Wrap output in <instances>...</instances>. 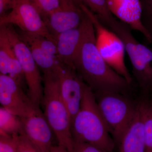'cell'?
Returning a JSON list of instances; mask_svg holds the SVG:
<instances>
[{"mask_svg":"<svg viewBox=\"0 0 152 152\" xmlns=\"http://www.w3.org/2000/svg\"><path fill=\"white\" fill-rule=\"evenodd\" d=\"M146 145V152H152V99L140 102Z\"/></svg>","mask_w":152,"mask_h":152,"instance_id":"20","label":"cell"},{"mask_svg":"<svg viewBox=\"0 0 152 152\" xmlns=\"http://www.w3.org/2000/svg\"><path fill=\"white\" fill-rule=\"evenodd\" d=\"M19 37L26 44H33L43 49L50 54L57 57L56 42L42 35L31 34L20 30Z\"/></svg>","mask_w":152,"mask_h":152,"instance_id":"19","label":"cell"},{"mask_svg":"<svg viewBox=\"0 0 152 152\" xmlns=\"http://www.w3.org/2000/svg\"><path fill=\"white\" fill-rule=\"evenodd\" d=\"M20 117L1 107L0 108V134H19L21 131Z\"/></svg>","mask_w":152,"mask_h":152,"instance_id":"18","label":"cell"},{"mask_svg":"<svg viewBox=\"0 0 152 152\" xmlns=\"http://www.w3.org/2000/svg\"><path fill=\"white\" fill-rule=\"evenodd\" d=\"M106 27L119 37L132 67L133 75L141 89L152 92V48L140 43L127 24L115 18Z\"/></svg>","mask_w":152,"mask_h":152,"instance_id":"4","label":"cell"},{"mask_svg":"<svg viewBox=\"0 0 152 152\" xmlns=\"http://www.w3.org/2000/svg\"><path fill=\"white\" fill-rule=\"evenodd\" d=\"M93 13L96 15L101 23L104 25L115 18L109 10L106 0H82Z\"/></svg>","mask_w":152,"mask_h":152,"instance_id":"21","label":"cell"},{"mask_svg":"<svg viewBox=\"0 0 152 152\" xmlns=\"http://www.w3.org/2000/svg\"><path fill=\"white\" fill-rule=\"evenodd\" d=\"M99 110L108 129L117 144L134 118L137 105L122 93H94Z\"/></svg>","mask_w":152,"mask_h":152,"instance_id":"5","label":"cell"},{"mask_svg":"<svg viewBox=\"0 0 152 152\" xmlns=\"http://www.w3.org/2000/svg\"><path fill=\"white\" fill-rule=\"evenodd\" d=\"M86 18V15L82 23L77 27L63 32L56 37L57 57L60 63L73 67L74 60L84 35Z\"/></svg>","mask_w":152,"mask_h":152,"instance_id":"14","label":"cell"},{"mask_svg":"<svg viewBox=\"0 0 152 152\" xmlns=\"http://www.w3.org/2000/svg\"><path fill=\"white\" fill-rule=\"evenodd\" d=\"M0 74L7 75L19 83L25 76L4 26H0Z\"/></svg>","mask_w":152,"mask_h":152,"instance_id":"15","label":"cell"},{"mask_svg":"<svg viewBox=\"0 0 152 152\" xmlns=\"http://www.w3.org/2000/svg\"><path fill=\"white\" fill-rule=\"evenodd\" d=\"M86 15L84 35L73 66L94 93L124 92L131 84L113 69L101 56L96 45L92 23Z\"/></svg>","mask_w":152,"mask_h":152,"instance_id":"1","label":"cell"},{"mask_svg":"<svg viewBox=\"0 0 152 152\" xmlns=\"http://www.w3.org/2000/svg\"><path fill=\"white\" fill-rule=\"evenodd\" d=\"M17 152H40L27 139L21 134H19Z\"/></svg>","mask_w":152,"mask_h":152,"instance_id":"26","label":"cell"},{"mask_svg":"<svg viewBox=\"0 0 152 152\" xmlns=\"http://www.w3.org/2000/svg\"><path fill=\"white\" fill-rule=\"evenodd\" d=\"M6 33L18 59L27 87V94L34 104L40 107L43 97V78L29 48L19 37L12 25L4 26Z\"/></svg>","mask_w":152,"mask_h":152,"instance_id":"7","label":"cell"},{"mask_svg":"<svg viewBox=\"0 0 152 152\" xmlns=\"http://www.w3.org/2000/svg\"><path fill=\"white\" fill-rule=\"evenodd\" d=\"M119 152H146V145L140 103L137 105L135 116L118 143Z\"/></svg>","mask_w":152,"mask_h":152,"instance_id":"16","label":"cell"},{"mask_svg":"<svg viewBox=\"0 0 152 152\" xmlns=\"http://www.w3.org/2000/svg\"><path fill=\"white\" fill-rule=\"evenodd\" d=\"M74 141L92 144L105 152H114L115 141L98 107L94 93L86 84L80 108L72 121Z\"/></svg>","mask_w":152,"mask_h":152,"instance_id":"2","label":"cell"},{"mask_svg":"<svg viewBox=\"0 0 152 152\" xmlns=\"http://www.w3.org/2000/svg\"><path fill=\"white\" fill-rule=\"evenodd\" d=\"M142 8V23L152 41V0H140Z\"/></svg>","mask_w":152,"mask_h":152,"instance_id":"23","label":"cell"},{"mask_svg":"<svg viewBox=\"0 0 152 152\" xmlns=\"http://www.w3.org/2000/svg\"><path fill=\"white\" fill-rule=\"evenodd\" d=\"M43 20L58 9L60 0H31Z\"/></svg>","mask_w":152,"mask_h":152,"instance_id":"22","label":"cell"},{"mask_svg":"<svg viewBox=\"0 0 152 152\" xmlns=\"http://www.w3.org/2000/svg\"><path fill=\"white\" fill-rule=\"evenodd\" d=\"M18 136L0 134V152H17Z\"/></svg>","mask_w":152,"mask_h":152,"instance_id":"24","label":"cell"},{"mask_svg":"<svg viewBox=\"0 0 152 152\" xmlns=\"http://www.w3.org/2000/svg\"><path fill=\"white\" fill-rule=\"evenodd\" d=\"M43 78L44 87L42 104L44 115L58 145L73 152L74 141L71 131L72 119L61 95L58 70L44 74Z\"/></svg>","mask_w":152,"mask_h":152,"instance_id":"3","label":"cell"},{"mask_svg":"<svg viewBox=\"0 0 152 152\" xmlns=\"http://www.w3.org/2000/svg\"><path fill=\"white\" fill-rule=\"evenodd\" d=\"M22 128L20 134L40 152H50L52 145V131L40 108L27 117L21 118Z\"/></svg>","mask_w":152,"mask_h":152,"instance_id":"12","label":"cell"},{"mask_svg":"<svg viewBox=\"0 0 152 152\" xmlns=\"http://www.w3.org/2000/svg\"><path fill=\"white\" fill-rule=\"evenodd\" d=\"M82 9L92 23L97 48L110 66L131 84L132 78L125 61V46L118 35L104 26L86 6L82 2Z\"/></svg>","mask_w":152,"mask_h":152,"instance_id":"6","label":"cell"},{"mask_svg":"<svg viewBox=\"0 0 152 152\" xmlns=\"http://www.w3.org/2000/svg\"><path fill=\"white\" fill-rule=\"evenodd\" d=\"M15 0H0V17L4 15L7 12L12 10Z\"/></svg>","mask_w":152,"mask_h":152,"instance_id":"27","label":"cell"},{"mask_svg":"<svg viewBox=\"0 0 152 152\" xmlns=\"http://www.w3.org/2000/svg\"><path fill=\"white\" fill-rule=\"evenodd\" d=\"M82 0H60L57 10L44 20L49 32L55 38L58 34L77 27L86 15Z\"/></svg>","mask_w":152,"mask_h":152,"instance_id":"10","label":"cell"},{"mask_svg":"<svg viewBox=\"0 0 152 152\" xmlns=\"http://www.w3.org/2000/svg\"><path fill=\"white\" fill-rule=\"evenodd\" d=\"M50 152H70L67 150L66 149L62 146L58 145H53L51 148Z\"/></svg>","mask_w":152,"mask_h":152,"instance_id":"28","label":"cell"},{"mask_svg":"<svg viewBox=\"0 0 152 152\" xmlns=\"http://www.w3.org/2000/svg\"><path fill=\"white\" fill-rule=\"evenodd\" d=\"M109 10L115 18L127 24L132 30L141 33L149 43L151 37L142 23L140 0H106Z\"/></svg>","mask_w":152,"mask_h":152,"instance_id":"13","label":"cell"},{"mask_svg":"<svg viewBox=\"0 0 152 152\" xmlns=\"http://www.w3.org/2000/svg\"><path fill=\"white\" fill-rule=\"evenodd\" d=\"M24 89L12 78L0 74V103L4 108L20 118L27 117L36 107Z\"/></svg>","mask_w":152,"mask_h":152,"instance_id":"9","label":"cell"},{"mask_svg":"<svg viewBox=\"0 0 152 152\" xmlns=\"http://www.w3.org/2000/svg\"><path fill=\"white\" fill-rule=\"evenodd\" d=\"M16 26L23 31L42 35L56 42L31 0H15L10 12L0 17V26Z\"/></svg>","mask_w":152,"mask_h":152,"instance_id":"8","label":"cell"},{"mask_svg":"<svg viewBox=\"0 0 152 152\" xmlns=\"http://www.w3.org/2000/svg\"><path fill=\"white\" fill-rule=\"evenodd\" d=\"M26 44L29 48L36 64L44 75L57 72L59 63L57 57L34 44Z\"/></svg>","mask_w":152,"mask_h":152,"instance_id":"17","label":"cell"},{"mask_svg":"<svg viewBox=\"0 0 152 152\" xmlns=\"http://www.w3.org/2000/svg\"><path fill=\"white\" fill-rule=\"evenodd\" d=\"M61 95L72 121L81 104L86 84L73 67L59 63L58 69Z\"/></svg>","mask_w":152,"mask_h":152,"instance_id":"11","label":"cell"},{"mask_svg":"<svg viewBox=\"0 0 152 152\" xmlns=\"http://www.w3.org/2000/svg\"><path fill=\"white\" fill-rule=\"evenodd\" d=\"M73 152H105L92 144L84 142H74Z\"/></svg>","mask_w":152,"mask_h":152,"instance_id":"25","label":"cell"}]
</instances>
